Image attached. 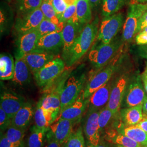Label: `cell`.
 <instances>
[{
    "instance_id": "6da1fadb",
    "label": "cell",
    "mask_w": 147,
    "mask_h": 147,
    "mask_svg": "<svg viewBox=\"0 0 147 147\" xmlns=\"http://www.w3.org/2000/svg\"><path fill=\"white\" fill-rule=\"evenodd\" d=\"M98 19L87 24L76 38L67 61L69 65L77 62L88 51L98 33Z\"/></svg>"
},
{
    "instance_id": "7a4b0ae2",
    "label": "cell",
    "mask_w": 147,
    "mask_h": 147,
    "mask_svg": "<svg viewBox=\"0 0 147 147\" xmlns=\"http://www.w3.org/2000/svg\"><path fill=\"white\" fill-rule=\"evenodd\" d=\"M121 46L118 41L111 42L109 44L101 42L93 47L89 53V61L98 69L104 67L113 58Z\"/></svg>"
},
{
    "instance_id": "3957f363",
    "label": "cell",
    "mask_w": 147,
    "mask_h": 147,
    "mask_svg": "<svg viewBox=\"0 0 147 147\" xmlns=\"http://www.w3.org/2000/svg\"><path fill=\"white\" fill-rule=\"evenodd\" d=\"M123 22L124 16L121 13L104 17L98 33V40L105 44L111 42L121 30Z\"/></svg>"
},
{
    "instance_id": "277c9868",
    "label": "cell",
    "mask_w": 147,
    "mask_h": 147,
    "mask_svg": "<svg viewBox=\"0 0 147 147\" xmlns=\"http://www.w3.org/2000/svg\"><path fill=\"white\" fill-rule=\"evenodd\" d=\"M65 63L62 59L55 58L50 61L34 74L38 86L44 88L63 73Z\"/></svg>"
},
{
    "instance_id": "5b68a950",
    "label": "cell",
    "mask_w": 147,
    "mask_h": 147,
    "mask_svg": "<svg viewBox=\"0 0 147 147\" xmlns=\"http://www.w3.org/2000/svg\"><path fill=\"white\" fill-rule=\"evenodd\" d=\"M85 80L84 74L79 78L74 76L69 78L60 93L61 102L60 112L72 104L78 98L82 90Z\"/></svg>"
},
{
    "instance_id": "8992f818",
    "label": "cell",
    "mask_w": 147,
    "mask_h": 147,
    "mask_svg": "<svg viewBox=\"0 0 147 147\" xmlns=\"http://www.w3.org/2000/svg\"><path fill=\"white\" fill-rule=\"evenodd\" d=\"M146 11V3H134L130 5L123 29L122 38L124 42H131L136 35L138 21Z\"/></svg>"
},
{
    "instance_id": "52a82bcc",
    "label": "cell",
    "mask_w": 147,
    "mask_h": 147,
    "mask_svg": "<svg viewBox=\"0 0 147 147\" xmlns=\"http://www.w3.org/2000/svg\"><path fill=\"white\" fill-rule=\"evenodd\" d=\"M129 82V75L124 73L117 79L116 82L113 84L107 107L113 112L114 115H116L120 110Z\"/></svg>"
},
{
    "instance_id": "ba28073f",
    "label": "cell",
    "mask_w": 147,
    "mask_h": 147,
    "mask_svg": "<svg viewBox=\"0 0 147 147\" xmlns=\"http://www.w3.org/2000/svg\"><path fill=\"white\" fill-rule=\"evenodd\" d=\"M146 93L141 77L137 75L133 78L131 83L127 87L125 94V105L127 107H131L143 105L147 99Z\"/></svg>"
},
{
    "instance_id": "9c48e42d",
    "label": "cell",
    "mask_w": 147,
    "mask_h": 147,
    "mask_svg": "<svg viewBox=\"0 0 147 147\" xmlns=\"http://www.w3.org/2000/svg\"><path fill=\"white\" fill-rule=\"evenodd\" d=\"M116 68L114 64H110L90 77L84 90V98L88 99L96 90L107 84L115 72Z\"/></svg>"
},
{
    "instance_id": "30bf717a",
    "label": "cell",
    "mask_w": 147,
    "mask_h": 147,
    "mask_svg": "<svg viewBox=\"0 0 147 147\" xmlns=\"http://www.w3.org/2000/svg\"><path fill=\"white\" fill-rule=\"evenodd\" d=\"M44 19L42 11L39 8L28 14L21 16L16 22V31L20 36L37 30Z\"/></svg>"
},
{
    "instance_id": "8fae6325",
    "label": "cell",
    "mask_w": 147,
    "mask_h": 147,
    "mask_svg": "<svg viewBox=\"0 0 147 147\" xmlns=\"http://www.w3.org/2000/svg\"><path fill=\"white\" fill-rule=\"evenodd\" d=\"M110 81L96 90L91 95L88 99V112L100 111L107 106L110 99L111 92L113 86Z\"/></svg>"
},
{
    "instance_id": "7c38bea8",
    "label": "cell",
    "mask_w": 147,
    "mask_h": 147,
    "mask_svg": "<svg viewBox=\"0 0 147 147\" xmlns=\"http://www.w3.org/2000/svg\"><path fill=\"white\" fill-rule=\"evenodd\" d=\"M87 107L88 99L84 98V90H82L78 98L74 103L59 112L57 119H68L74 123L81 118Z\"/></svg>"
},
{
    "instance_id": "4fadbf2b",
    "label": "cell",
    "mask_w": 147,
    "mask_h": 147,
    "mask_svg": "<svg viewBox=\"0 0 147 147\" xmlns=\"http://www.w3.org/2000/svg\"><path fill=\"white\" fill-rule=\"evenodd\" d=\"M73 124L74 122L68 119H56L49 128L50 136L62 147L72 134Z\"/></svg>"
},
{
    "instance_id": "5bb4252c",
    "label": "cell",
    "mask_w": 147,
    "mask_h": 147,
    "mask_svg": "<svg viewBox=\"0 0 147 147\" xmlns=\"http://www.w3.org/2000/svg\"><path fill=\"white\" fill-rule=\"evenodd\" d=\"M100 111L88 112L84 123V132L88 143L94 146L100 142V129L99 124V115Z\"/></svg>"
},
{
    "instance_id": "9a60e30c",
    "label": "cell",
    "mask_w": 147,
    "mask_h": 147,
    "mask_svg": "<svg viewBox=\"0 0 147 147\" xmlns=\"http://www.w3.org/2000/svg\"><path fill=\"white\" fill-rule=\"evenodd\" d=\"M22 58L34 74L42 68L47 63L53 59L55 56L49 52L36 49L27 53Z\"/></svg>"
},
{
    "instance_id": "2e32d148",
    "label": "cell",
    "mask_w": 147,
    "mask_h": 147,
    "mask_svg": "<svg viewBox=\"0 0 147 147\" xmlns=\"http://www.w3.org/2000/svg\"><path fill=\"white\" fill-rule=\"evenodd\" d=\"M39 38L37 30L20 35L18 41L16 58H22L27 53L36 50Z\"/></svg>"
},
{
    "instance_id": "e0dca14e",
    "label": "cell",
    "mask_w": 147,
    "mask_h": 147,
    "mask_svg": "<svg viewBox=\"0 0 147 147\" xmlns=\"http://www.w3.org/2000/svg\"><path fill=\"white\" fill-rule=\"evenodd\" d=\"M24 104L22 97L11 92H5L1 95L0 107L5 111L11 119Z\"/></svg>"
},
{
    "instance_id": "ac0fdd59",
    "label": "cell",
    "mask_w": 147,
    "mask_h": 147,
    "mask_svg": "<svg viewBox=\"0 0 147 147\" xmlns=\"http://www.w3.org/2000/svg\"><path fill=\"white\" fill-rule=\"evenodd\" d=\"M78 24L69 21L65 24L62 31L63 38V57L68 61L71 50L76 38Z\"/></svg>"
},
{
    "instance_id": "d6986e66",
    "label": "cell",
    "mask_w": 147,
    "mask_h": 147,
    "mask_svg": "<svg viewBox=\"0 0 147 147\" xmlns=\"http://www.w3.org/2000/svg\"><path fill=\"white\" fill-rule=\"evenodd\" d=\"M63 38L61 32H53L40 37L37 43V49L50 52L63 47Z\"/></svg>"
},
{
    "instance_id": "ffe728a7",
    "label": "cell",
    "mask_w": 147,
    "mask_h": 147,
    "mask_svg": "<svg viewBox=\"0 0 147 147\" xmlns=\"http://www.w3.org/2000/svg\"><path fill=\"white\" fill-rule=\"evenodd\" d=\"M57 118V114L49 111L45 110L37 105L36 110L34 112V119L35 125L38 128L47 130L50 126Z\"/></svg>"
},
{
    "instance_id": "44dd1931",
    "label": "cell",
    "mask_w": 147,
    "mask_h": 147,
    "mask_svg": "<svg viewBox=\"0 0 147 147\" xmlns=\"http://www.w3.org/2000/svg\"><path fill=\"white\" fill-rule=\"evenodd\" d=\"M33 115L32 105L25 103L11 119V125L13 126L26 129Z\"/></svg>"
},
{
    "instance_id": "7402d4cb",
    "label": "cell",
    "mask_w": 147,
    "mask_h": 147,
    "mask_svg": "<svg viewBox=\"0 0 147 147\" xmlns=\"http://www.w3.org/2000/svg\"><path fill=\"white\" fill-rule=\"evenodd\" d=\"M30 69L23 58H16L14 76L12 81L16 84L24 85L30 79Z\"/></svg>"
},
{
    "instance_id": "603a6c76",
    "label": "cell",
    "mask_w": 147,
    "mask_h": 147,
    "mask_svg": "<svg viewBox=\"0 0 147 147\" xmlns=\"http://www.w3.org/2000/svg\"><path fill=\"white\" fill-rule=\"evenodd\" d=\"M121 115L127 126H136L143 118V105L124 109L121 111Z\"/></svg>"
},
{
    "instance_id": "cb8c5ba5",
    "label": "cell",
    "mask_w": 147,
    "mask_h": 147,
    "mask_svg": "<svg viewBox=\"0 0 147 147\" xmlns=\"http://www.w3.org/2000/svg\"><path fill=\"white\" fill-rule=\"evenodd\" d=\"M38 104L43 109L58 115L61 107L60 94L56 93L45 94Z\"/></svg>"
},
{
    "instance_id": "d4e9b609",
    "label": "cell",
    "mask_w": 147,
    "mask_h": 147,
    "mask_svg": "<svg viewBox=\"0 0 147 147\" xmlns=\"http://www.w3.org/2000/svg\"><path fill=\"white\" fill-rule=\"evenodd\" d=\"M15 63L12 57L7 54L0 56V79L1 80H12L14 76Z\"/></svg>"
},
{
    "instance_id": "484cf974",
    "label": "cell",
    "mask_w": 147,
    "mask_h": 147,
    "mask_svg": "<svg viewBox=\"0 0 147 147\" xmlns=\"http://www.w3.org/2000/svg\"><path fill=\"white\" fill-rule=\"evenodd\" d=\"M92 8L89 0L78 1L76 14L79 24H89L92 18Z\"/></svg>"
},
{
    "instance_id": "4316f807",
    "label": "cell",
    "mask_w": 147,
    "mask_h": 147,
    "mask_svg": "<svg viewBox=\"0 0 147 147\" xmlns=\"http://www.w3.org/2000/svg\"><path fill=\"white\" fill-rule=\"evenodd\" d=\"M123 134L130 137L133 140L142 145H147V134L140 127L137 126H130L123 130Z\"/></svg>"
},
{
    "instance_id": "83f0119b",
    "label": "cell",
    "mask_w": 147,
    "mask_h": 147,
    "mask_svg": "<svg viewBox=\"0 0 147 147\" xmlns=\"http://www.w3.org/2000/svg\"><path fill=\"white\" fill-rule=\"evenodd\" d=\"M46 131L47 130L40 129L36 125L32 126L25 147H42Z\"/></svg>"
},
{
    "instance_id": "f1b7e54d",
    "label": "cell",
    "mask_w": 147,
    "mask_h": 147,
    "mask_svg": "<svg viewBox=\"0 0 147 147\" xmlns=\"http://www.w3.org/2000/svg\"><path fill=\"white\" fill-rule=\"evenodd\" d=\"M126 0H102L101 14L103 17L116 14L125 5Z\"/></svg>"
},
{
    "instance_id": "f546056e",
    "label": "cell",
    "mask_w": 147,
    "mask_h": 147,
    "mask_svg": "<svg viewBox=\"0 0 147 147\" xmlns=\"http://www.w3.org/2000/svg\"><path fill=\"white\" fill-rule=\"evenodd\" d=\"M26 129L20 128L11 125L5 132V137L9 142L18 146L24 145V137Z\"/></svg>"
},
{
    "instance_id": "4dcf8cb0",
    "label": "cell",
    "mask_w": 147,
    "mask_h": 147,
    "mask_svg": "<svg viewBox=\"0 0 147 147\" xmlns=\"http://www.w3.org/2000/svg\"><path fill=\"white\" fill-rule=\"evenodd\" d=\"M64 25L65 24L63 22H60L59 24H55L44 18L37 30L39 36L41 37L53 32H61Z\"/></svg>"
},
{
    "instance_id": "1f68e13d",
    "label": "cell",
    "mask_w": 147,
    "mask_h": 147,
    "mask_svg": "<svg viewBox=\"0 0 147 147\" xmlns=\"http://www.w3.org/2000/svg\"><path fill=\"white\" fill-rule=\"evenodd\" d=\"M42 0H17L16 7L21 16L26 15L40 8Z\"/></svg>"
},
{
    "instance_id": "d6a6232c",
    "label": "cell",
    "mask_w": 147,
    "mask_h": 147,
    "mask_svg": "<svg viewBox=\"0 0 147 147\" xmlns=\"http://www.w3.org/2000/svg\"><path fill=\"white\" fill-rule=\"evenodd\" d=\"M63 147H85V141L82 129L79 127L78 130L72 132Z\"/></svg>"
},
{
    "instance_id": "836d02e7",
    "label": "cell",
    "mask_w": 147,
    "mask_h": 147,
    "mask_svg": "<svg viewBox=\"0 0 147 147\" xmlns=\"http://www.w3.org/2000/svg\"><path fill=\"white\" fill-rule=\"evenodd\" d=\"M40 8L42 11L44 18L55 24H59L60 23L56 11L50 2H42Z\"/></svg>"
},
{
    "instance_id": "e575fe53",
    "label": "cell",
    "mask_w": 147,
    "mask_h": 147,
    "mask_svg": "<svg viewBox=\"0 0 147 147\" xmlns=\"http://www.w3.org/2000/svg\"><path fill=\"white\" fill-rule=\"evenodd\" d=\"M115 144H118L125 147H142V145L133 140L130 137L124 134L116 135L112 138Z\"/></svg>"
},
{
    "instance_id": "d590c367",
    "label": "cell",
    "mask_w": 147,
    "mask_h": 147,
    "mask_svg": "<svg viewBox=\"0 0 147 147\" xmlns=\"http://www.w3.org/2000/svg\"><path fill=\"white\" fill-rule=\"evenodd\" d=\"M113 116V112L107 106L100 111L98 121L101 131L109 124Z\"/></svg>"
},
{
    "instance_id": "8d00e7d4",
    "label": "cell",
    "mask_w": 147,
    "mask_h": 147,
    "mask_svg": "<svg viewBox=\"0 0 147 147\" xmlns=\"http://www.w3.org/2000/svg\"><path fill=\"white\" fill-rule=\"evenodd\" d=\"M76 4L69 5L65 11L58 17L60 22L65 24L70 20L76 13Z\"/></svg>"
},
{
    "instance_id": "74e56055",
    "label": "cell",
    "mask_w": 147,
    "mask_h": 147,
    "mask_svg": "<svg viewBox=\"0 0 147 147\" xmlns=\"http://www.w3.org/2000/svg\"><path fill=\"white\" fill-rule=\"evenodd\" d=\"M11 119L2 108L0 107V128L1 131H5L11 125Z\"/></svg>"
},
{
    "instance_id": "f35d334b",
    "label": "cell",
    "mask_w": 147,
    "mask_h": 147,
    "mask_svg": "<svg viewBox=\"0 0 147 147\" xmlns=\"http://www.w3.org/2000/svg\"><path fill=\"white\" fill-rule=\"evenodd\" d=\"M50 2L53 5L58 17L61 16L68 7L64 0H51Z\"/></svg>"
},
{
    "instance_id": "ab89813d",
    "label": "cell",
    "mask_w": 147,
    "mask_h": 147,
    "mask_svg": "<svg viewBox=\"0 0 147 147\" xmlns=\"http://www.w3.org/2000/svg\"><path fill=\"white\" fill-rule=\"evenodd\" d=\"M135 41L137 45L140 46L147 45V27L137 34Z\"/></svg>"
},
{
    "instance_id": "60d3db41",
    "label": "cell",
    "mask_w": 147,
    "mask_h": 147,
    "mask_svg": "<svg viewBox=\"0 0 147 147\" xmlns=\"http://www.w3.org/2000/svg\"><path fill=\"white\" fill-rule=\"evenodd\" d=\"M146 27H147V11L143 13L138 21L137 34Z\"/></svg>"
},
{
    "instance_id": "b9f144b4",
    "label": "cell",
    "mask_w": 147,
    "mask_h": 147,
    "mask_svg": "<svg viewBox=\"0 0 147 147\" xmlns=\"http://www.w3.org/2000/svg\"><path fill=\"white\" fill-rule=\"evenodd\" d=\"M0 147H25L24 145L18 146L12 143L9 142L7 137H5V134H2L1 135V139H0Z\"/></svg>"
},
{
    "instance_id": "7bdbcfd3",
    "label": "cell",
    "mask_w": 147,
    "mask_h": 147,
    "mask_svg": "<svg viewBox=\"0 0 147 147\" xmlns=\"http://www.w3.org/2000/svg\"><path fill=\"white\" fill-rule=\"evenodd\" d=\"M136 126L140 127L147 134V116L143 114V118Z\"/></svg>"
},
{
    "instance_id": "ee69618b",
    "label": "cell",
    "mask_w": 147,
    "mask_h": 147,
    "mask_svg": "<svg viewBox=\"0 0 147 147\" xmlns=\"http://www.w3.org/2000/svg\"><path fill=\"white\" fill-rule=\"evenodd\" d=\"M138 54L142 58L147 59V45H141L138 47Z\"/></svg>"
},
{
    "instance_id": "f6af8a7d",
    "label": "cell",
    "mask_w": 147,
    "mask_h": 147,
    "mask_svg": "<svg viewBox=\"0 0 147 147\" xmlns=\"http://www.w3.org/2000/svg\"><path fill=\"white\" fill-rule=\"evenodd\" d=\"M144 89L147 94V64L141 76Z\"/></svg>"
},
{
    "instance_id": "bcb514c9",
    "label": "cell",
    "mask_w": 147,
    "mask_h": 147,
    "mask_svg": "<svg viewBox=\"0 0 147 147\" xmlns=\"http://www.w3.org/2000/svg\"><path fill=\"white\" fill-rule=\"evenodd\" d=\"M45 147H61V146L58 143V142L53 139L52 137L50 136V138L49 139L47 144Z\"/></svg>"
},
{
    "instance_id": "7dc6e473",
    "label": "cell",
    "mask_w": 147,
    "mask_h": 147,
    "mask_svg": "<svg viewBox=\"0 0 147 147\" xmlns=\"http://www.w3.org/2000/svg\"><path fill=\"white\" fill-rule=\"evenodd\" d=\"M89 1L92 8H94L95 7L98 5L100 3V2L102 0H89Z\"/></svg>"
},
{
    "instance_id": "c3c4849f",
    "label": "cell",
    "mask_w": 147,
    "mask_h": 147,
    "mask_svg": "<svg viewBox=\"0 0 147 147\" xmlns=\"http://www.w3.org/2000/svg\"><path fill=\"white\" fill-rule=\"evenodd\" d=\"M87 147H107V146L104 142H100V143L96 146H94L89 143H88Z\"/></svg>"
},
{
    "instance_id": "681fc988",
    "label": "cell",
    "mask_w": 147,
    "mask_h": 147,
    "mask_svg": "<svg viewBox=\"0 0 147 147\" xmlns=\"http://www.w3.org/2000/svg\"><path fill=\"white\" fill-rule=\"evenodd\" d=\"M68 6L76 4L79 0H64Z\"/></svg>"
},
{
    "instance_id": "f907efd6",
    "label": "cell",
    "mask_w": 147,
    "mask_h": 147,
    "mask_svg": "<svg viewBox=\"0 0 147 147\" xmlns=\"http://www.w3.org/2000/svg\"><path fill=\"white\" fill-rule=\"evenodd\" d=\"M143 114L147 116V99L143 104Z\"/></svg>"
},
{
    "instance_id": "816d5d0a",
    "label": "cell",
    "mask_w": 147,
    "mask_h": 147,
    "mask_svg": "<svg viewBox=\"0 0 147 147\" xmlns=\"http://www.w3.org/2000/svg\"><path fill=\"white\" fill-rule=\"evenodd\" d=\"M137 1L138 2H140V3H146V2H147V0H137Z\"/></svg>"
},
{
    "instance_id": "f5cc1de1",
    "label": "cell",
    "mask_w": 147,
    "mask_h": 147,
    "mask_svg": "<svg viewBox=\"0 0 147 147\" xmlns=\"http://www.w3.org/2000/svg\"><path fill=\"white\" fill-rule=\"evenodd\" d=\"M113 147H124V146H121V145H118V144H115Z\"/></svg>"
},
{
    "instance_id": "db71d44e",
    "label": "cell",
    "mask_w": 147,
    "mask_h": 147,
    "mask_svg": "<svg viewBox=\"0 0 147 147\" xmlns=\"http://www.w3.org/2000/svg\"><path fill=\"white\" fill-rule=\"evenodd\" d=\"M51 0H42V2H50Z\"/></svg>"
},
{
    "instance_id": "11a10c76",
    "label": "cell",
    "mask_w": 147,
    "mask_h": 147,
    "mask_svg": "<svg viewBox=\"0 0 147 147\" xmlns=\"http://www.w3.org/2000/svg\"><path fill=\"white\" fill-rule=\"evenodd\" d=\"M146 9H147V3H146Z\"/></svg>"
},
{
    "instance_id": "9f6ffc18",
    "label": "cell",
    "mask_w": 147,
    "mask_h": 147,
    "mask_svg": "<svg viewBox=\"0 0 147 147\" xmlns=\"http://www.w3.org/2000/svg\"><path fill=\"white\" fill-rule=\"evenodd\" d=\"M142 147H147V146H142Z\"/></svg>"
}]
</instances>
